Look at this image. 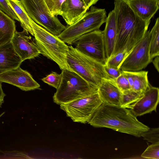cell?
I'll list each match as a JSON object with an SVG mask.
<instances>
[{
    "label": "cell",
    "mask_w": 159,
    "mask_h": 159,
    "mask_svg": "<svg viewBox=\"0 0 159 159\" xmlns=\"http://www.w3.org/2000/svg\"><path fill=\"white\" fill-rule=\"evenodd\" d=\"M104 67L109 77L114 81L121 73V70L120 69H117L109 67L105 64L104 65Z\"/></svg>",
    "instance_id": "cell-31"
},
{
    "label": "cell",
    "mask_w": 159,
    "mask_h": 159,
    "mask_svg": "<svg viewBox=\"0 0 159 159\" xmlns=\"http://www.w3.org/2000/svg\"><path fill=\"white\" fill-rule=\"evenodd\" d=\"M67 61L71 70L96 87H98L103 79H110L104 65L84 54L71 45L69 46Z\"/></svg>",
    "instance_id": "cell-5"
},
{
    "label": "cell",
    "mask_w": 159,
    "mask_h": 159,
    "mask_svg": "<svg viewBox=\"0 0 159 159\" xmlns=\"http://www.w3.org/2000/svg\"><path fill=\"white\" fill-rule=\"evenodd\" d=\"M8 3L19 18L20 25L32 36L34 33L31 26L30 19L20 1L19 0H7Z\"/></svg>",
    "instance_id": "cell-20"
},
{
    "label": "cell",
    "mask_w": 159,
    "mask_h": 159,
    "mask_svg": "<svg viewBox=\"0 0 159 159\" xmlns=\"http://www.w3.org/2000/svg\"><path fill=\"white\" fill-rule=\"evenodd\" d=\"M0 9L13 19L20 22L18 16L8 4L7 0H0Z\"/></svg>",
    "instance_id": "cell-30"
},
{
    "label": "cell",
    "mask_w": 159,
    "mask_h": 159,
    "mask_svg": "<svg viewBox=\"0 0 159 159\" xmlns=\"http://www.w3.org/2000/svg\"><path fill=\"white\" fill-rule=\"evenodd\" d=\"M16 27L14 20L0 10V45L11 41Z\"/></svg>",
    "instance_id": "cell-19"
},
{
    "label": "cell",
    "mask_w": 159,
    "mask_h": 159,
    "mask_svg": "<svg viewBox=\"0 0 159 159\" xmlns=\"http://www.w3.org/2000/svg\"><path fill=\"white\" fill-rule=\"evenodd\" d=\"M30 17L52 34L57 36L66 28L57 16L52 15L44 0H20Z\"/></svg>",
    "instance_id": "cell-7"
},
{
    "label": "cell",
    "mask_w": 159,
    "mask_h": 159,
    "mask_svg": "<svg viewBox=\"0 0 159 159\" xmlns=\"http://www.w3.org/2000/svg\"><path fill=\"white\" fill-rule=\"evenodd\" d=\"M154 60L152 61L153 64L158 72H159V56H157L155 57Z\"/></svg>",
    "instance_id": "cell-35"
},
{
    "label": "cell",
    "mask_w": 159,
    "mask_h": 159,
    "mask_svg": "<svg viewBox=\"0 0 159 159\" xmlns=\"http://www.w3.org/2000/svg\"><path fill=\"white\" fill-rule=\"evenodd\" d=\"M6 94L4 93L2 87L1 82L0 81V107L4 102V98Z\"/></svg>",
    "instance_id": "cell-34"
},
{
    "label": "cell",
    "mask_w": 159,
    "mask_h": 159,
    "mask_svg": "<svg viewBox=\"0 0 159 159\" xmlns=\"http://www.w3.org/2000/svg\"><path fill=\"white\" fill-rule=\"evenodd\" d=\"M151 37L150 30L147 31L122 62L120 67L121 71H139L152 61L150 55Z\"/></svg>",
    "instance_id": "cell-10"
},
{
    "label": "cell",
    "mask_w": 159,
    "mask_h": 159,
    "mask_svg": "<svg viewBox=\"0 0 159 159\" xmlns=\"http://www.w3.org/2000/svg\"><path fill=\"white\" fill-rule=\"evenodd\" d=\"M0 81L11 84L26 91L38 89L40 87L30 73L20 67L0 75Z\"/></svg>",
    "instance_id": "cell-12"
},
{
    "label": "cell",
    "mask_w": 159,
    "mask_h": 159,
    "mask_svg": "<svg viewBox=\"0 0 159 159\" xmlns=\"http://www.w3.org/2000/svg\"><path fill=\"white\" fill-rule=\"evenodd\" d=\"M115 82L122 93L131 89L126 76L122 71L121 74Z\"/></svg>",
    "instance_id": "cell-29"
},
{
    "label": "cell",
    "mask_w": 159,
    "mask_h": 159,
    "mask_svg": "<svg viewBox=\"0 0 159 159\" xmlns=\"http://www.w3.org/2000/svg\"><path fill=\"white\" fill-rule=\"evenodd\" d=\"M60 84L53 96L54 102L68 103L98 92V87L84 79L74 71L63 69Z\"/></svg>",
    "instance_id": "cell-4"
},
{
    "label": "cell",
    "mask_w": 159,
    "mask_h": 159,
    "mask_svg": "<svg viewBox=\"0 0 159 159\" xmlns=\"http://www.w3.org/2000/svg\"><path fill=\"white\" fill-rule=\"evenodd\" d=\"M114 5L117 35L113 54L125 49L129 53L143 38L150 23L139 17L127 0H114Z\"/></svg>",
    "instance_id": "cell-1"
},
{
    "label": "cell",
    "mask_w": 159,
    "mask_h": 159,
    "mask_svg": "<svg viewBox=\"0 0 159 159\" xmlns=\"http://www.w3.org/2000/svg\"><path fill=\"white\" fill-rule=\"evenodd\" d=\"M51 14L61 16V7L65 0H44Z\"/></svg>",
    "instance_id": "cell-27"
},
{
    "label": "cell",
    "mask_w": 159,
    "mask_h": 159,
    "mask_svg": "<svg viewBox=\"0 0 159 159\" xmlns=\"http://www.w3.org/2000/svg\"><path fill=\"white\" fill-rule=\"evenodd\" d=\"M22 62L11 41L0 45V75L19 67Z\"/></svg>",
    "instance_id": "cell-16"
},
{
    "label": "cell",
    "mask_w": 159,
    "mask_h": 159,
    "mask_svg": "<svg viewBox=\"0 0 159 159\" xmlns=\"http://www.w3.org/2000/svg\"><path fill=\"white\" fill-rule=\"evenodd\" d=\"M61 78V74H59L56 72H52L41 80L44 82L57 89L60 84Z\"/></svg>",
    "instance_id": "cell-28"
},
{
    "label": "cell",
    "mask_w": 159,
    "mask_h": 159,
    "mask_svg": "<svg viewBox=\"0 0 159 159\" xmlns=\"http://www.w3.org/2000/svg\"><path fill=\"white\" fill-rule=\"evenodd\" d=\"M126 76L132 89L134 78V71H122Z\"/></svg>",
    "instance_id": "cell-32"
},
{
    "label": "cell",
    "mask_w": 159,
    "mask_h": 159,
    "mask_svg": "<svg viewBox=\"0 0 159 159\" xmlns=\"http://www.w3.org/2000/svg\"><path fill=\"white\" fill-rule=\"evenodd\" d=\"M105 29L103 31L107 60L114 54L117 38V28L113 10L107 17Z\"/></svg>",
    "instance_id": "cell-18"
},
{
    "label": "cell",
    "mask_w": 159,
    "mask_h": 159,
    "mask_svg": "<svg viewBox=\"0 0 159 159\" xmlns=\"http://www.w3.org/2000/svg\"><path fill=\"white\" fill-rule=\"evenodd\" d=\"M99 0H83L87 11L93 5L96 4Z\"/></svg>",
    "instance_id": "cell-33"
},
{
    "label": "cell",
    "mask_w": 159,
    "mask_h": 159,
    "mask_svg": "<svg viewBox=\"0 0 159 159\" xmlns=\"http://www.w3.org/2000/svg\"><path fill=\"white\" fill-rule=\"evenodd\" d=\"M159 101V89L150 85L142 97L130 109L136 117L156 112Z\"/></svg>",
    "instance_id": "cell-13"
},
{
    "label": "cell",
    "mask_w": 159,
    "mask_h": 159,
    "mask_svg": "<svg viewBox=\"0 0 159 159\" xmlns=\"http://www.w3.org/2000/svg\"><path fill=\"white\" fill-rule=\"evenodd\" d=\"M88 123L95 127H105L138 137L149 128L138 120L130 109L102 103Z\"/></svg>",
    "instance_id": "cell-2"
},
{
    "label": "cell",
    "mask_w": 159,
    "mask_h": 159,
    "mask_svg": "<svg viewBox=\"0 0 159 159\" xmlns=\"http://www.w3.org/2000/svg\"><path fill=\"white\" fill-rule=\"evenodd\" d=\"M148 71H134V78L132 89L143 94L150 84L148 77Z\"/></svg>",
    "instance_id": "cell-21"
},
{
    "label": "cell",
    "mask_w": 159,
    "mask_h": 159,
    "mask_svg": "<svg viewBox=\"0 0 159 159\" xmlns=\"http://www.w3.org/2000/svg\"><path fill=\"white\" fill-rule=\"evenodd\" d=\"M5 113V112H3L1 113V114H0V117L2 116L4 113Z\"/></svg>",
    "instance_id": "cell-36"
},
{
    "label": "cell",
    "mask_w": 159,
    "mask_h": 159,
    "mask_svg": "<svg viewBox=\"0 0 159 159\" xmlns=\"http://www.w3.org/2000/svg\"><path fill=\"white\" fill-rule=\"evenodd\" d=\"M132 89L122 93L120 107L130 109L143 95Z\"/></svg>",
    "instance_id": "cell-23"
},
{
    "label": "cell",
    "mask_w": 159,
    "mask_h": 159,
    "mask_svg": "<svg viewBox=\"0 0 159 159\" xmlns=\"http://www.w3.org/2000/svg\"><path fill=\"white\" fill-rule=\"evenodd\" d=\"M135 13L144 21L150 23L151 20L159 8V0H127Z\"/></svg>",
    "instance_id": "cell-17"
},
{
    "label": "cell",
    "mask_w": 159,
    "mask_h": 159,
    "mask_svg": "<svg viewBox=\"0 0 159 159\" xmlns=\"http://www.w3.org/2000/svg\"><path fill=\"white\" fill-rule=\"evenodd\" d=\"M107 17L105 9L92 6L89 11L76 22L66 27L58 37L65 43L73 44L83 35L99 30Z\"/></svg>",
    "instance_id": "cell-6"
},
{
    "label": "cell",
    "mask_w": 159,
    "mask_h": 159,
    "mask_svg": "<svg viewBox=\"0 0 159 159\" xmlns=\"http://www.w3.org/2000/svg\"><path fill=\"white\" fill-rule=\"evenodd\" d=\"M145 158L159 159V143H152L148 146L141 155Z\"/></svg>",
    "instance_id": "cell-25"
},
{
    "label": "cell",
    "mask_w": 159,
    "mask_h": 159,
    "mask_svg": "<svg viewBox=\"0 0 159 159\" xmlns=\"http://www.w3.org/2000/svg\"><path fill=\"white\" fill-rule=\"evenodd\" d=\"M151 37L150 44V59H153L159 56V18L156 20L154 25L150 30Z\"/></svg>",
    "instance_id": "cell-22"
},
{
    "label": "cell",
    "mask_w": 159,
    "mask_h": 159,
    "mask_svg": "<svg viewBox=\"0 0 159 159\" xmlns=\"http://www.w3.org/2000/svg\"><path fill=\"white\" fill-rule=\"evenodd\" d=\"M98 92L102 103L121 106L122 93L114 81L103 79L98 87Z\"/></svg>",
    "instance_id": "cell-14"
},
{
    "label": "cell",
    "mask_w": 159,
    "mask_h": 159,
    "mask_svg": "<svg viewBox=\"0 0 159 159\" xmlns=\"http://www.w3.org/2000/svg\"><path fill=\"white\" fill-rule=\"evenodd\" d=\"M24 29L20 32L16 30L11 41L15 51L23 61L33 59L40 54L34 39Z\"/></svg>",
    "instance_id": "cell-11"
},
{
    "label": "cell",
    "mask_w": 159,
    "mask_h": 159,
    "mask_svg": "<svg viewBox=\"0 0 159 159\" xmlns=\"http://www.w3.org/2000/svg\"><path fill=\"white\" fill-rule=\"evenodd\" d=\"M79 51L103 65L107 61L103 31L99 29L85 34L74 43Z\"/></svg>",
    "instance_id": "cell-9"
},
{
    "label": "cell",
    "mask_w": 159,
    "mask_h": 159,
    "mask_svg": "<svg viewBox=\"0 0 159 159\" xmlns=\"http://www.w3.org/2000/svg\"><path fill=\"white\" fill-rule=\"evenodd\" d=\"M129 53L125 49L118 52L107 59L105 65L109 67L120 69V65Z\"/></svg>",
    "instance_id": "cell-24"
},
{
    "label": "cell",
    "mask_w": 159,
    "mask_h": 159,
    "mask_svg": "<svg viewBox=\"0 0 159 159\" xmlns=\"http://www.w3.org/2000/svg\"><path fill=\"white\" fill-rule=\"evenodd\" d=\"M30 21L34 37V39L40 54L54 61L61 70H71L67 61L69 46L57 36L48 31L30 18Z\"/></svg>",
    "instance_id": "cell-3"
},
{
    "label": "cell",
    "mask_w": 159,
    "mask_h": 159,
    "mask_svg": "<svg viewBox=\"0 0 159 159\" xmlns=\"http://www.w3.org/2000/svg\"><path fill=\"white\" fill-rule=\"evenodd\" d=\"M102 103L98 92L60 105V108L74 122L85 124L88 123Z\"/></svg>",
    "instance_id": "cell-8"
},
{
    "label": "cell",
    "mask_w": 159,
    "mask_h": 159,
    "mask_svg": "<svg viewBox=\"0 0 159 159\" xmlns=\"http://www.w3.org/2000/svg\"><path fill=\"white\" fill-rule=\"evenodd\" d=\"M61 16L68 25L80 19L87 12L83 0H65L61 7Z\"/></svg>",
    "instance_id": "cell-15"
},
{
    "label": "cell",
    "mask_w": 159,
    "mask_h": 159,
    "mask_svg": "<svg viewBox=\"0 0 159 159\" xmlns=\"http://www.w3.org/2000/svg\"><path fill=\"white\" fill-rule=\"evenodd\" d=\"M143 139L152 143H159V128H149L141 135Z\"/></svg>",
    "instance_id": "cell-26"
}]
</instances>
